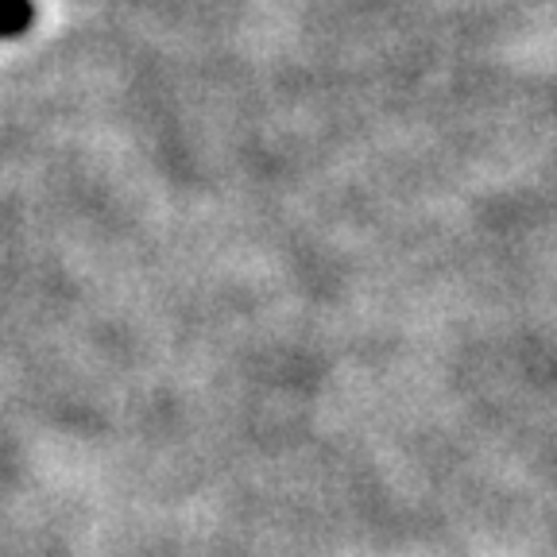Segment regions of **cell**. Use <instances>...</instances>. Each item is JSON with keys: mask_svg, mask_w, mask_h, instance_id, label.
Returning <instances> with one entry per match:
<instances>
[{"mask_svg": "<svg viewBox=\"0 0 557 557\" xmlns=\"http://www.w3.org/2000/svg\"><path fill=\"white\" fill-rule=\"evenodd\" d=\"M32 4L27 0H0V35H20L32 24Z\"/></svg>", "mask_w": 557, "mask_h": 557, "instance_id": "obj_1", "label": "cell"}]
</instances>
